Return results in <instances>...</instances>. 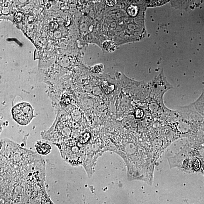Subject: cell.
<instances>
[{"instance_id":"obj_1","label":"cell","mask_w":204,"mask_h":204,"mask_svg":"<svg viewBox=\"0 0 204 204\" xmlns=\"http://www.w3.org/2000/svg\"><path fill=\"white\" fill-rule=\"evenodd\" d=\"M12 117L16 122L22 126L28 125L33 117V109L30 104L22 102L16 105L12 110Z\"/></svg>"},{"instance_id":"obj_6","label":"cell","mask_w":204,"mask_h":204,"mask_svg":"<svg viewBox=\"0 0 204 204\" xmlns=\"http://www.w3.org/2000/svg\"><path fill=\"white\" fill-rule=\"evenodd\" d=\"M169 1H146L147 3V6L148 7H153L160 6L161 5L166 4Z\"/></svg>"},{"instance_id":"obj_13","label":"cell","mask_w":204,"mask_h":204,"mask_svg":"<svg viewBox=\"0 0 204 204\" xmlns=\"http://www.w3.org/2000/svg\"><path fill=\"white\" fill-rule=\"evenodd\" d=\"M105 4L109 7H113L117 3V1H105Z\"/></svg>"},{"instance_id":"obj_10","label":"cell","mask_w":204,"mask_h":204,"mask_svg":"<svg viewBox=\"0 0 204 204\" xmlns=\"http://www.w3.org/2000/svg\"><path fill=\"white\" fill-rule=\"evenodd\" d=\"M59 27V23L57 21H52L50 23V28L52 32H55L58 28Z\"/></svg>"},{"instance_id":"obj_2","label":"cell","mask_w":204,"mask_h":204,"mask_svg":"<svg viewBox=\"0 0 204 204\" xmlns=\"http://www.w3.org/2000/svg\"><path fill=\"white\" fill-rule=\"evenodd\" d=\"M35 147L37 153L42 156H47L51 152L52 150L50 144L42 141L37 142Z\"/></svg>"},{"instance_id":"obj_12","label":"cell","mask_w":204,"mask_h":204,"mask_svg":"<svg viewBox=\"0 0 204 204\" xmlns=\"http://www.w3.org/2000/svg\"><path fill=\"white\" fill-rule=\"evenodd\" d=\"M62 100L63 103L67 105L70 104V102H71L69 97H68L67 95L66 94L63 95L62 97Z\"/></svg>"},{"instance_id":"obj_5","label":"cell","mask_w":204,"mask_h":204,"mask_svg":"<svg viewBox=\"0 0 204 204\" xmlns=\"http://www.w3.org/2000/svg\"><path fill=\"white\" fill-rule=\"evenodd\" d=\"M139 10V9L137 5H131L128 7L127 9V12L128 15L131 17H135L138 15Z\"/></svg>"},{"instance_id":"obj_4","label":"cell","mask_w":204,"mask_h":204,"mask_svg":"<svg viewBox=\"0 0 204 204\" xmlns=\"http://www.w3.org/2000/svg\"><path fill=\"white\" fill-rule=\"evenodd\" d=\"M102 47L106 52H114L117 48V44L113 41H105L102 44Z\"/></svg>"},{"instance_id":"obj_3","label":"cell","mask_w":204,"mask_h":204,"mask_svg":"<svg viewBox=\"0 0 204 204\" xmlns=\"http://www.w3.org/2000/svg\"><path fill=\"white\" fill-rule=\"evenodd\" d=\"M101 87L104 92L108 95L113 91L115 90V86L114 85L110 83L108 81H104L101 84Z\"/></svg>"},{"instance_id":"obj_14","label":"cell","mask_w":204,"mask_h":204,"mask_svg":"<svg viewBox=\"0 0 204 204\" xmlns=\"http://www.w3.org/2000/svg\"><path fill=\"white\" fill-rule=\"evenodd\" d=\"M200 167V163L198 160H196L194 162V169L196 170L199 169Z\"/></svg>"},{"instance_id":"obj_8","label":"cell","mask_w":204,"mask_h":204,"mask_svg":"<svg viewBox=\"0 0 204 204\" xmlns=\"http://www.w3.org/2000/svg\"><path fill=\"white\" fill-rule=\"evenodd\" d=\"M91 138V134L88 132H86L80 137L79 142L81 143L84 144L87 142Z\"/></svg>"},{"instance_id":"obj_9","label":"cell","mask_w":204,"mask_h":204,"mask_svg":"<svg viewBox=\"0 0 204 204\" xmlns=\"http://www.w3.org/2000/svg\"><path fill=\"white\" fill-rule=\"evenodd\" d=\"M24 17V15L22 12H17L14 14V19L17 22H21Z\"/></svg>"},{"instance_id":"obj_7","label":"cell","mask_w":204,"mask_h":204,"mask_svg":"<svg viewBox=\"0 0 204 204\" xmlns=\"http://www.w3.org/2000/svg\"><path fill=\"white\" fill-rule=\"evenodd\" d=\"M104 68L105 66L104 65L98 64L92 67L91 70L93 73H98L103 71Z\"/></svg>"},{"instance_id":"obj_11","label":"cell","mask_w":204,"mask_h":204,"mask_svg":"<svg viewBox=\"0 0 204 204\" xmlns=\"http://www.w3.org/2000/svg\"><path fill=\"white\" fill-rule=\"evenodd\" d=\"M144 112L143 110L140 109H137L135 111L134 114L135 118L140 119L142 118L144 116Z\"/></svg>"}]
</instances>
